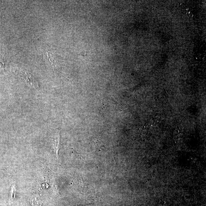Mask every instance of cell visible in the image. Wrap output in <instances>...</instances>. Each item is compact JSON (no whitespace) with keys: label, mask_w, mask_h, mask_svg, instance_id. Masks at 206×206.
Here are the masks:
<instances>
[{"label":"cell","mask_w":206,"mask_h":206,"mask_svg":"<svg viewBox=\"0 0 206 206\" xmlns=\"http://www.w3.org/2000/svg\"><path fill=\"white\" fill-rule=\"evenodd\" d=\"M19 76L29 87L36 89H39V82L32 74L27 70H22L20 72Z\"/></svg>","instance_id":"obj_1"},{"label":"cell","mask_w":206,"mask_h":206,"mask_svg":"<svg viewBox=\"0 0 206 206\" xmlns=\"http://www.w3.org/2000/svg\"><path fill=\"white\" fill-rule=\"evenodd\" d=\"M60 139V133L59 132H56L54 137L52 139V142L53 144V148L54 149V151L56 154V156H58V146H59Z\"/></svg>","instance_id":"obj_2"},{"label":"cell","mask_w":206,"mask_h":206,"mask_svg":"<svg viewBox=\"0 0 206 206\" xmlns=\"http://www.w3.org/2000/svg\"><path fill=\"white\" fill-rule=\"evenodd\" d=\"M15 192H16V188L14 184L12 185L11 187V191H10V197L9 202H11L15 198Z\"/></svg>","instance_id":"obj_3"},{"label":"cell","mask_w":206,"mask_h":206,"mask_svg":"<svg viewBox=\"0 0 206 206\" xmlns=\"http://www.w3.org/2000/svg\"><path fill=\"white\" fill-rule=\"evenodd\" d=\"M3 69V64L0 61V73L2 71Z\"/></svg>","instance_id":"obj_4"}]
</instances>
